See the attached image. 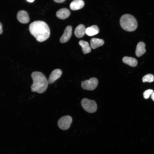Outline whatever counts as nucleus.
Wrapping results in <instances>:
<instances>
[{"label":"nucleus","mask_w":154,"mask_h":154,"mask_svg":"<svg viewBox=\"0 0 154 154\" xmlns=\"http://www.w3.org/2000/svg\"><path fill=\"white\" fill-rule=\"evenodd\" d=\"M29 29L31 34L39 42L46 40L50 36L48 26L42 21H37L33 22L30 24Z\"/></svg>","instance_id":"1"},{"label":"nucleus","mask_w":154,"mask_h":154,"mask_svg":"<svg viewBox=\"0 0 154 154\" xmlns=\"http://www.w3.org/2000/svg\"><path fill=\"white\" fill-rule=\"evenodd\" d=\"M31 76L33 80V83L31 87V91L39 94L45 92L48 83L44 75L40 72L34 71L31 74Z\"/></svg>","instance_id":"2"},{"label":"nucleus","mask_w":154,"mask_h":154,"mask_svg":"<svg viewBox=\"0 0 154 154\" xmlns=\"http://www.w3.org/2000/svg\"><path fill=\"white\" fill-rule=\"evenodd\" d=\"M119 23L121 28L125 30L131 32L135 30L137 28V21L133 15L125 14L120 18Z\"/></svg>","instance_id":"3"},{"label":"nucleus","mask_w":154,"mask_h":154,"mask_svg":"<svg viewBox=\"0 0 154 154\" xmlns=\"http://www.w3.org/2000/svg\"><path fill=\"white\" fill-rule=\"evenodd\" d=\"M81 103L83 109L88 113H93L97 110V105L94 100L84 98L82 100Z\"/></svg>","instance_id":"4"},{"label":"nucleus","mask_w":154,"mask_h":154,"mask_svg":"<svg viewBox=\"0 0 154 154\" xmlns=\"http://www.w3.org/2000/svg\"><path fill=\"white\" fill-rule=\"evenodd\" d=\"M98 83V80L96 78L92 77L89 80L82 81L81 86L84 90H93L97 87Z\"/></svg>","instance_id":"5"},{"label":"nucleus","mask_w":154,"mask_h":154,"mask_svg":"<svg viewBox=\"0 0 154 154\" xmlns=\"http://www.w3.org/2000/svg\"><path fill=\"white\" fill-rule=\"evenodd\" d=\"M72 121V117L70 116H64L59 119L57 122L58 125L60 129L66 130L70 128Z\"/></svg>","instance_id":"6"},{"label":"nucleus","mask_w":154,"mask_h":154,"mask_svg":"<svg viewBox=\"0 0 154 154\" xmlns=\"http://www.w3.org/2000/svg\"><path fill=\"white\" fill-rule=\"evenodd\" d=\"M72 28L71 26L69 25L65 28L64 33L60 39V41L61 43L67 42L71 37L72 34Z\"/></svg>","instance_id":"7"},{"label":"nucleus","mask_w":154,"mask_h":154,"mask_svg":"<svg viewBox=\"0 0 154 154\" xmlns=\"http://www.w3.org/2000/svg\"><path fill=\"white\" fill-rule=\"evenodd\" d=\"M17 18L20 23L26 24L29 21L30 19L27 12L24 10H20L17 14Z\"/></svg>","instance_id":"8"},{"label":"nucleus","mask_w":154,"mask_h":154,"mask_svg":"<svg viewBox=\"0 0 154 154\" xmlns=\"http://www.w3.org/2000/svg\"><path fill=\"white\" fill-rule=\"evenodd\" d=\"M62 74V71L60 69H56L52 71L48 80V84H51L53 83L60 77Z\"/></svg>","instance_id":"9"},{"label":"nucleus","mask_w":154,"mask_h":154,"mask_svg":"<svg viewBox=\"0 0 154 154\" xmlns=\"http://www.w3.org/2000/svg\"><path fill=\"white\" fill-rule=\"evenodd\" d=\"M70 14V11L66 8L61 9L56 13L57 17L60 19H64L68 17Z\"/></svg>","instance_id":"10"},{"label":"nucleus","mask_w":154,"mask_h":154,"mask_svg":"<svg viewBox=\"0 0 154 154\" xmlns=\"http://www.w3.org/2000/svg\"><path fill=\"white\" fill-rule=\"evenodd\" d=\"M84 5V2L82 0H74L70 3V7L72 10H77L82 8Z\"/></svg>","instance_id":"11"},{"label":"nucleus","mask_w":154,"mask_h":154,"mask_svg":"<svg viewBox=\"0 0 154 154\" xmlns=\"http://www.w3.org/2000/svg\"><path fill=\"white\" fill-rule=\"evenodd\" d=\"M86 29L84 25L81 24L78 25L74 31V34L75 36L78 38L83 37L86 33Z\"/></svg>","instance_id":"12"},{"label":"nucleus","mask_w":154,"mask_h":154,"mask_svg":"<svg viewBox=\"0 0 154 154\" xmlns=\"http://www.w3.org/2000/svg\"><path fill=\"white\" fill-rule=\"evenodd\" d=\"M145 44L142 42H140L137 44L135 53L136 55L138 57H139L144 54L146 52L145 48Z\"/></svg>","instance_id":"13"},{"label":"nucleus","mask_w":154,"mask_h":154,"mask_svg":"<svg viewBox=\"0 0 154 154\" xmlns=\"http://www.w3.org/2000/svg\"><path fill=\"white\" fill-rule=\"evenodd\" d=\"M104 44V41L103 39L92 38L90 40L91 47L93 49H96L98 47L102 46Z\"/></svg>","instance_id":"14"},{"label":"nucleus","mask_w":154,"mask_h":154,"mask_svg":"<svg viewBox=\"0 0 154 154\" xmlns=\"http://www.w3.org/2000/svg\"><path fill=\"white\" fill-rule=\"evenodd\" d=\"M122 60L124 63L132 67L136 66L137 64V60L132 57L125 56L123 58Z\"/></svg>","instance_id":"15"},{"label":"nucleus","mask_w":154,"mask_h":154,"mask_svg":"<svg viewBox=\"0 0 154 154\" xmlns=\"http://www.w3.org/2000/svg\"><path fill=\"white\" fill-rule=\"evenodd\" d=\"M99 31L98 27L94 25L86 28V33L88 36H92L98 34Z\"/></svg>","instance_id":"16"},{"label":"nucleus","mask_w":154,"mask_h":154,"mask_svg":"<svg viewBox=\"0 0 154 154\" xmlns=\"http://www.w3.org/2000/svg\"><path fill=\"white\" fill-rule=\"evenodd\" d=\"M78 43L82 48V51L84 54H86L90 52L91 48L87 42L81 40Z\"/></svg>","instance_id":"17"},{"label":"nucleus","mask_w":154,"mask_h":154,"mask_svg":"<svg viewBox=\"0 0 154 154\" xmlns=\"http://www.w3.org/2000/svg\"><path fill=\"white\" fill-rule=\"evenodd\" d=\"M143 82H151L154 81V76L151 74H148L144 76L142 78Z\"/></svg>","instance_id":"18"},{"label":"nucleus","mask_w":154,"mask_h":154,"mask_svg":"<svg viewBox=\"0 0 154 154\" xmlns=\"http://www.w3.org/2000/svg\"><path fill=\"white\" fill-rule=\"evenodd\" d=\"M153 92V90H152L149 89L146 90L143 93L144 98L145 99H148Z\"/></svg>","instance_id":"19"},{"label":"nucleus","mask_w":154,"mask_h":154,"mask_svg":"<svg viewBox=\"0 0 154 154\" xmlns=\"http://www.w3.org/2000/svg\"><path fill=\"white\" fill-rule=\"evenodd\" d=\"M54 1L57 3H62L64 2L66 0H53Z\"/></svg>","instance_id":"20"},{"label":"nucleus","mask_w":154,"mask_h":154,"mask_svg":"<svg viewBox=\"0 0 154 154\" xmlns=\"http://www.w3.org/2000/svg\"><path fill=\"white\" fill-rule=\"evenodd\" d=\"M2 25L1 23L0 22V34H2L3 32Z\"/></svg>","instance_id":"21"},{"label":"nucleus","mask_w":154,"mask_h":154,"mask_svg":"<svg viewBox=\"0 0 154 154\" xmlns=\"http://www.w3.org/2000/svg\"><path fill=\"white\" fill-rule=\"evenodd\" d=\"M151 98L153 101H154V92L151 95Z\"/></svg>","instance_id":"22"},{"label":"nucleus","mask_w":154,"mask_h":154,"mask_svg":"<svg viewBox=\"0 0 154 154\" xmlns=\"http://www.w3.org/2000/svg\"><path fill=\"white\" fill-rule=\"evenodd\" d=\"M28 2L30 3H32L35 0H26Z\"/></svg>","instance_id":"23"}]
</instances>
